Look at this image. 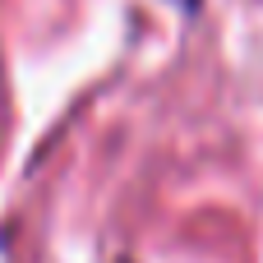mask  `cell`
<instances>
[{
  "mask_svg": "<svg viewBox=\"0 0 263 263\" xmlns=\"http://www.w3.org/2000/svg\"><path fill=\"white\" fill-rule=\"evenodd\" d=\"M166 5H176V9H180V14H190V18L203 9V0H166Z\"/></svg>",
  "mask_w": 263,
  "mask_h": 263,
  "instance_id": "1",
  "label": "cell"
}]
</instances>
